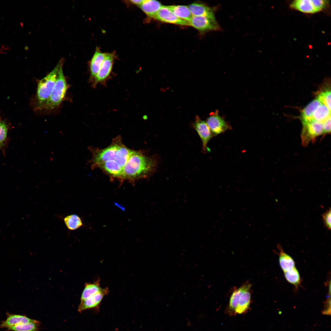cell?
<instances>
[{
  "label": "cell",
  "instance_id": "26",
  "mask_svg": "<svg viewBox=\"0 0 331 331\" xmlns=\"http://www.w3.org/2000/svg\"><path fill=\"white\" fill-rule=\"evenodd\" d=\"M284 275L288 282L296 287H298L301 282V278L298 270L295 267L284 272Z\"/></svg>",
  "mask_w": 331,
  "mask_h": 331
},
{
  "label": "cell",
  "instance_id": "15",
  "mask_svg": "<svg viewBox=\"0 0 331 331\" xmlns=\"http://www.w3.org/2000/svg\"><path fill=\"white\" fill-rule=\"evenodd\" d=\"M292 9L307 13H314L320 12L314 5L312 0H296L290 5Z\"/></svg>",
  "mask_w": 331,
  "mask_h": 331
},
{
  "label": "cell",
  "instance_id": "21",
  "mask_svg": "<svg viewBox=\"0 0 331 331\" xmlns=\"http://www.w3.org/2000/svg\"><path fill=\"white\" fill-rule=\"evenodd\" d=\"M100 280L97 279L93 283H86L82 294L81 301L84 300L101 291L102 288L100 286Z\"/></svg>",
  "mask_w": 331,
  "mask_h": 331
},
{
  "label": "cell",
  "instance_id": "7",
  "mask_svg": "<svg viewBox=\"0 0 331 331\" xmlns=\"http://www.w3.org/2000/svg\"><path fill=\"white\" fill-rule=\"evenodd\" d=\"M190 25L202 32L219 31L221 27L215 18L204 16H192L190 22Z\"/></svg>",
  "mask_w": 331,
  "mask_h": 331
},
{
  "label": "cell",
  "instance_id": "9",
  "mask_svg": "<svg viewBox=\"0 0 331 331\" xmlns=\"http://www.w3.org/2000/svg\"><path fill=\"white\" fill-rule=\"evenodd\" d=\"M193 126L201 140L202 151L204 153H206L209 150L207 146L208 143L213 136L211 131L206 122L200 119L197 116Z\"/></svg>",
  "mask_w": 331,
  "mask_h": 331
},
{
  "label": "cell",
  "instance_id": "2",
  "mask_svg": "<svg viewBox=\"0 0 331 331\" xmlns=\"http://www.w3.org/2000/svg\"><path fill=\"white\" fill-rule=\"evenodd\" d=\"M122 143L121 137L118 136L113 139L110 145L104 149L89 146L88 148L92 154V158L89 161L91 169L98 168L103 163L116 159L118 150Z\"/></svg>",
  "mask_w": 331,
  "mask_h": 331
},
{
  "label": "cell",
  "instance_id": "29",
  "mask_svg": "<svg viewBox=\"0 0 331 331\" xmlns=\"http://www.w3.org/2000/svg\"><path fill=\"white\" fill-rule=\"evenodd\" d=\"M331 208L329 209L322 215V218L324 226L326 228L330 230L331 226Z\"/></svg>",
  "mask_w": 331,
  "mask_h": 331
},
{
  "label": "cell",
  "instance_id": "5",
  "mask_svg": "<svg viewBox=\"0 0 331 331\" xmlns=\"http://www.w3.org/2000/svg\"><path fill=\"white\" fill-rule=\"evenodd\" d=\"M115 54L106 53L104 60L92 84L93 88L98 85L106 86L108 81L111 78Z\"/></svg>",
  "mask_w": 331,
  "mask_h": 331
},
{
  "label": "cell",
  "instance_id": "1",
  "mask_svg": "<svg viewBox=\"0 0 331 331\" xmlns=\"http://www.w3.org/2000/svg\"><path fill=\"white\" fill-rule=\"evenodd\" d=\"M158 164L154 155L149 156L142 151L132 150L124 168L122 181L127 180L133 182L146 179L155 171Z\"/></svg>",
  "mask_w": 331,
  "mask_h": 331
},
{
  "label": "cell",
  "instance_id": "14",
  "mask_svg": "<svg viewBox=\"0 0 331 331\" xmlns=\"http://www.w3.org/2000/svg\"><path fill=\"white\" fill-rule=\"evenodd\" d=\"M245 284L244 289L236 307L234 314H241L245 313L249 309L251 302V285L249 283Z\"/></svg>",
  "mask_w": 331,
  "mask_h": 331
},
{
  "label": "cell",
  "instance_id": "10",
  "mask_svg": "<svg viewBox=\"0 0 331 331\" xmlns=\"http://www.w3.org/2000/svg\"><path fill=\"white\" fill-rule=\"evenodd\" d=\"M154 18L164 22L183 25H190V22L177 17L167 6H162Z\"/></svg>",
  "mask_w": 331,
  "mask_h": 331
},
{
  "label": "cell",
  "instance_id": "13",
  "mask_svg": "<svg viewBox=\"0 0 331 331\" xmlns=\"http://www.w3.org/2000/svg\"><path fill=\"white\" fill-rule=\"evenodd\" d=\"M188 6L192 16H204L215 18L216 7H211L200 2L193 3Z\"/></svg>",
  "mask_w": 331,
  "mask_h": 331
},
{
  "label": "cell",
  "instance_id": "19",
  "mask_svg": "<svg viewBox=\"0 0 331 331\" xmlns=\"http://www.w3.org/2000/svg\"><path fill=\"white\" fill-rule=\"evenodd\" d=\"M167 6L178 17L189 22L191 21L192 15L188 6L184 5H171Z\"/></svg>",
  "mask_w": 331,
  "mask_h": 331
},
{
  "label": "cell",
  "instance_id": "8",
  "mask_svg": "<svg viewBox=\"0 0 331 331\" xmlns=\"http://www.w3.org/2000/svg\"><path fill=\"white\" fill-rule=\"evenodd\" d=\"M206 122L213 136L230 130L232 128L223 118L219 115L217 110L207 118Z\"/></svg>",
  "mask_w": 331,
  "mask_h": 331
},
{
  "label": "cell",
  "instance_id": "31",
  "mask_svg": "<svg viewBox=\"0 0 331 331\" xmlns=\"http://www.w3.org/2000/svg\"><path fill=\"white\" fill-rule=\"evenodd\" d=\"M143 1V0H131L130 1L131 3L137 5L139 7L142 4Z\"/></svg>",
  "mask_w": 331,
  "mask_h": 331
},
{
  "label": "cell",
  "instance_id": "32",
  "mask_svg": "<svg viewBox=\"0 0 331 331\" xmlns=\"http://www.w3.org/2000/svg\"><path fill=\"white\" fill-rule=\"evenodd\" d=\"M1 120V118H0V121Z\"/></svg>",
  "mask_w": 331,
  "mask_h": 331
},
{
  "label": "cell",
  "instance_id": "18",
  "mask_svg": "<svg viewBox=\"0 0 331 331\" xmlns=\"http://www.w3.org/2000/svg\"><path fill=\"white\" fill-rule=\"evenodd\" d=\"M277 246L280 250V265L283 272L287 271L295 267V262L292 258L284 252L280 245H278Z\"/></svg>",
  "mask_w": 331,
  "mask_h": 331
},
{
  "label": "cell",
  "instance_id": "16",
  "mask_svg": "<svg viewBox=\"0 0 331 331\" xmlns=\"http://www.w3.org/2000/svg\"><path fill=\"white\" fill-rule=\"evenodd\" d=\"M37 320L31 319L25 316L17 315L11 314L6 319L2 322L0 325L2 328H8L23 323H29L36 322Z\"/></svg>",
  "mask_w": 331,
  "mask_h": 331
},
{
  "label": "cell",
  "instance_id": "28",
  "mask_svg": "<svg viewBox=\"0 0 331 331\" xmlns=\"http://www.w3.org/2000/svg\"><path fill=\"white\" fill-rule=\"evenodd\" d=\"M8 126L5 121H0V144L5 140L7 135Z\"/></svg>",
  "mask_w": 331,
  "mask_h": 331
},
{
  "label": "cell",
  "instance_id": "3",
  "mask_svg": "<svg viewBox=\"0 0 331 331\" xmlns=\"http://www.w3.org/2000/svg\"><path fill=\"white\" fill-rule=\"evenodd\" d=\"M63 62V59H61L51 71L39 81L36 95L37 108L39 109L49 97L55 84L59 67Z\"/></svg>",
  "mask_w": 331,
  "mask_h": 331
},
{
  "label": "cell",
  "instance_id": "27",
  "mask_svg": "<svg viewBox=\"0 0 331 331\" xmlns=\"http://www.w3.org/2000/svg\"><path fill=\"white\" fill-rule=\"evenodd\" d=\"M317 99L331 110V91L327 90L318 94Z\"/></svg>",
  "mask_w": 331,
  "mask_h": 331
},
{
  "label": "cell",
  "instance_id": "20",
  "mask_svg": "<svg viewBox=\"0 0 331 331\" xmlns=\"http://www.w3.org/2000/svg\"><path fill=\"white\" fill-rule=\"evenodd\" d=\"M321 103L317 99H315L306 106L302 112L301 120L302 122L313 120L312 116L314 112Z\"/></svg>",
  "mask_w": 331,
  "mask_h": 331
},
{
  "label": "cell",
  "instance_id": "23",
  "mask_svg": "<svg viewBox=\"0 0 331 331\" xmlns=\"http://www.w3.org/2000/svg\"><path fill=\"white\" fill-rule=\"evenodd\" d=\"M63 221L67 227L70 230H75L83 225L81 218L76 214H71L65 217Z\"/></svg>",
  "mask_w": 331,
  "mask_h": 331
},
{
  "label": "cell",
  "instance_id": "30",
  "mask_svg": "<svg viewBox=\"0 0 331 331\" xmlns=\"http://www.w3.org/2000/svg\"><path fill=\"white\" fill-rule=\"evenodd\" d=\"M324 134L330 133L331 131V117L322 123Z\"/></svg>",
  "mask_w": 331,
  "mask_h": 331
},
{
  "label": "cell",
  "instance_id": "25",
  "mask_svg": "<svg viewBox=\"0 0 331 331\" xmlns=\"http://www.w3.org/2000/svg\"><path fill=\"white\" fill-rule=\"evenodd\" d=\"M40 324V322L37 321L35 322L19 324L8 329L13 331H39Z\"/></svg>",
  "mask_w": 331,
  "mask_h": 331
},
{
  "label": "cell",
  "instance_id": "4",
  "mask_svg": "<svg viewBox=\"0 0 331 331\" xmlns=\"http://www.w3.org/2000/svg\"><path fill=\"white\" fill-rule=\"evenodd\" d=\"M63 63L59 67L55 84L49 97L39 109L52 110L63 101L66 93L67 85L63 74Z\"/></svg>",
  "mask_w": 331,
  "mask_h": 331
},
{
  "label": "cell",
  "instance_id": "24",
  "mask_svg": "<svg viewBox=\"0 0 331 331\" xmlns=\"http://www.w3.org/2000/svg\"><path fill=\"white\" fill-rule=\"evenodd\" d=\"M245 287V284L242 285L238 288L234 289L230 298L228 308L231 312H234L237 306L240 296L243 292Z\"/></svg>",
  "mask_w": 331,
  "mask_h": 331
},
{
  "label": "cell",
  "instance_id": "22",
  "mask_svg": "<svg viewBox=\"0 0 331 331\" xmlns=\"http://www.w3.org/2000/svg\"><path fill=\"white\" fill-rule=\"evenodd\" d=\"M331 117V110L325 105L321 103L314 112L313 119L323 123Z\"/></svg>",
  "mask_w": 331,
  "mask_h": 331
},
{
  "label": "cell",
  "instance_id": "33",
  "mask_svg": "<svg viewBox=\"0 0 331 331\" xmlns=\"http://www.w3.org/2000/svg\"><path fill=\"white\" fill-rule=\"evenodd\" d=\"M1 144H0V146H1Z\"/></svg>",
  "mask_w": 331,
  "mask_h": 331
},
{
  "label": "cell",
  "instance_id": "6",
  "mask_svg": "<svg viewBox=\"0 0 331 331\" xmlns=\"http://www.w3.org/2000/svg\"><path fill=\"white\" fill-rule=\"evenodd\" d=\"M303 128L301 138L303 145H306L311 140L324 134L322 124L314 120L302 122Z\"/></svg>",
  "mask_w": 331,
  "mask_h": 331
},
{
  "label": "cell",
  "instance_id": "11",
  "mask_svg": "<svg viewBox=\"0 0 331 331\" xmlns=\"http://www.w3.org/2000/svg\"><path fill=\"white\" fill-rule=\"evenodd\" d=\"M109 292L108 287L102 288L101 291L86 299L81 301L79 306L78 311L81 312L85 310L97 307L104 297L108 294Z\"/></svg>",
  "mask_w": 331,
  "mask_h": 331
},
{
  "label": "cell",
  "instance_id": "17",
  "mask_svg": "<svg viewBox=\"0 0 331 331\" xmlns=\"http://www.w3.org/2000/svg\"><path fill=\"white\" fill-rule=\"evenodd\" d=\"M162 6L161 3L158 1L145 0L143 1L139 7L148 17L154 18Z\"/></svg>",
  "mask_w": 331,
  "mask_h": 331
},
{
  "label": "cell",
  "instance_id": "12",
  "mask_svg": "<svg viewBox=\"0 0 331 331\" xmlns=\"http://www.w3.org/2000/svg\"><path fill=\"white\" fill-rule=\"evenodd\" d=\"M106 53L97 47L89 63V81L92 84L98 73L105 58Z\"/></svg>",
  "mask_w": 331,
  "mask_h": 331
}]
</instances>
